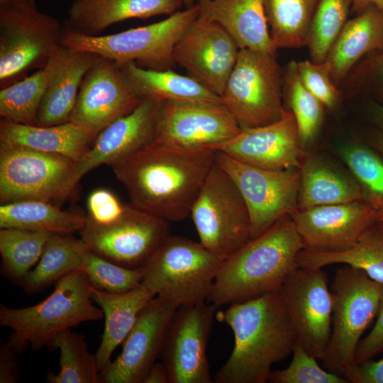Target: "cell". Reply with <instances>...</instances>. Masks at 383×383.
<instances>
[{
	"label": "cell",
	"mask_w": 383,
	"mask_h": 383,
	"mask_svg": "<svg viewBox=\"0 0 383 383\" xmlns=\"http://www.w3.org/2000/svg\"><path fill=\"white\" fill-rule=\"evenodd\" d=\"M216 151L185 149L154 141L110 165L131 204L168 222L190 217Z\"/></svg>",
	"instance_id": "obj_1"
},
{
	"label": "cell",
	"mask_w": 383,
	"mask_h": 383,
	"mask_svg": "<svg viewBox=\"0 0 383 383\" xmlns=\"http://www.w3.org/2000/svg\"><path fill=\"white\" fill-rule=\"evenodd\" d=\"M216 318L233 331L234 347L216 383H265L274 363L293 351L296 338L278 292L234 303Z\"/></svg>",
	"instance_id": "obj_2"
},
{
	"label": "cell",
	"mask_w": 383,
	"mask_h": 383,
	"mask_svg": "<svg viewBox=\"0 0 383 383\" xmlns=\"http://www.w3.org/2000/svg\"><path fill=\"white\" fill-rule=\"evenodd\" d=\"M304 248L292 216H284L225 260L206 301L218 309L277 292Z\"/></svg>",
	"instance_id": "obj_3"
},
{
	"label": "cell",
	"mask_w": 383,
	"mask_h": 383,
	"mask_svg": "<svg viewBox=\"0 0 383 383\" xmlns=\"http://www.w3.org/2000/svg\"><path fill=\"white\" fill-rule=\"evenodd\" d=\"M91 286L80 268L55 284L54 291L42 301L23 308L0 305V325L12 332L7 342L18 353L28 346L39 350L49 346L60 332L104 317L94 304Z\"/></svg>",
	"instance_id": "obj_4"
},
{
	"label": "cell",
	"mask_w": 383,
	"mask_h": 383,
	"mask_svg": "<svg viewBox=\"0 0 383 383\" xmlns=\"http://www.w3.org/2000/svg\"><path fill=\"white\" fill-rule=\"evenodd\" d=\"M225 260L200 242L169 235L140 268L141 285L179 306L206 301Z\"/></svg>",
	"instance_id": "obj_5"
},
{
	"label": "cell",
	"mask_w": 383,
	"mask_h": 383,
	"mask_svg": "<svg viewBox=\"0 0 383 383\" xmlns=\"http://www.w3.org/2000/svg\"><path fill=\"white\" fill-rule=\"evenodd\" d=\"M199 13L196 3L161 21L106 35H87L63 26L61 45L96 54L119 67L134 62L149 70H173L174 48Z\"/></svg>",
	"instance_id": "obj_6"
},
{
	"label": "cell",
	"mask_w": 383,
	"mask_h": 383,
	"mask_svg": "<svg viewBox=\"0 0 383 383\" xmlns=\"http://www.w3.org/2000/svg\"><path fill=\"white\" fill-rule=\"evenodd\" d=\"M332 328L324 358L326 370L343 376L355 364L361 337L377 317L383 284L350 265L335 271L331 285Z\"/></svg>",
	"instance_id": "obj_7"
},
{
	"label": "cell",
	"mask_w": 383,
	"mask_h": 383,
	"mask_svg": "<svg viewBox=\"0 0 383 383\" xmlns=\"http://www.w3.org/2000/svg\"><path fill=\"white\" fill-rule=\"evenodd\" d=\"M63 26L41 12L35 0H26L0 11V87L47 65L61 45Z\"/></svg>",
	"instance_id": "obj_8"
},
{
	"label": "cell",
	"mask_w": 383,
	"mask_h": 383,
	"mask_svg": "<svg viewBox=\"0 0 383 383\" xmlns=\"http://www.w3.org/2000/svg\"><path fill=\"white\" fill-rule=\"evenodd\" d=\"M283 87L284 74L276 55L240 49L221 97L241 129L255 128L283 116Z\"/></svg>",
	"instance_id": "obj_9"
},
{
	"label": "cell",
	"mask_w": 383,
	"mask_h": 383,
	"mask_svg": "<svg viewBox=\"0 0 383 383\" xmlns=\"http://www.w3.org/2000/svg\"><path fill=\"white\" fill-rule=\"evenodd\" d=\"M199 242L225 260L251 239L245 200L231 176L216 162L192 209Z\"/></svg>",
	"instance_id": "obj_10"
},
{
	"label": "cell",
	"mask_w": 383,
	"mask_h": 383,
	"mask_svg": "<svg viewBox=\"0 0 383 383\" xmlns=\"http://www.w3.org/2000/svg\"><path fill=\"white\" fill-rule=\"evenodd\" d=\"M76 163L62 155L0 144L1 204L65 197Z\"/></svg>",
	"instance_id": "obj_11"
},
{
	"label": "cell",
	"mask_w": 383,
	"mask_h": 383,
	"mask_svg": "<svg viewBox=\"0 0 383 383\" xmlns=\"http://www.w3.org/2000/svg\"><path fill=\"white\" fill-rule=\"evenodd\" d=\"M216 162L232 178L248 207L252 239L285 215L299 210L301 170H269L252 167L216 152Z\"/></svg>",
	"instance_id": "obj_12"
},
{
	"label": "cell",
	"mask_w": 383,
	"mask_h": 383,
	"mask_svg": "<svg viewBox=\"0 0 383 383\" xmlns=\"http://www.w3.org/2000/svg\"><path fill=\"white\" fill-rule=\"evenodd\" d=\"M92 252L121 266L140 269L161 242L170 235V222L131 203L109 225L89 221L79 233Z\"/></svg>",
	"instance_id": "obj_13"
},
{
	"label": "cell",
	"mask_w": 383,
	"mask_h": 383,
	"mask_svg": "<svg viewBox=\"0 0 383 383\" xmlns=\"http://www.w3.org/2000/svg\"><path fill=\"white\" fill-rule=\"evenodd\" d=\"M204 301L179 306L168 326L160 354L169 383H213L206 355L215 311Z\"/></svg>",
	"instance_id": "obj_14"
},
{
	"label": "cell",
	"mask_w": 383,
	"mask_h": 383,
	"mask_svg": "<svg viewBox=\"0 0 383 383\" xmlns=\"http://www.w3.org/2000/svg\"><path fill=\"white\" fill-rule=\"evenodd\" d=\"M296 340L317 360L326 355L332 328L333 299L322 268L298 267L277 292Z\"/></svg>",
	"instance_id": "obj_15"
},
{
	"label": "cell",
	"mask_w": 383,
	"mask_h": 383,
	"mask_svg": "<svg viewBox=\"0 0 383 383\" xmlns=\"http://www.w3.org/2000/svg\"><path fill=\"white\" fill-rule=\"evenodd\" d=\"M142 101L129 87L120 67L98 55L83 78L70 121L98 135Z\"/></svg>",
	"instance_id": "obj_16"
},
{
	"label": "cell",
	"mask_w": 383,
	"mask_h": 383,
	"mask_svg": "<svg viewBox=\"0 0 383 383\" xmlns=\"http://www.w3.org/2000/svg\"><path fill=\"white\" fill-rule=\"evenodd\" d=\"M179 306L155 296L140 311L118 356L101 372L104 383H143L160 357L171 319Z\"/></svg>",
	"instance_id": "obj_17"
},
{
	"label": "cell",
	"mask_w": 383,
	"mask_h": 383,
	"mask_svg": "<svg viewBox=\"0 0 383 383\" xmlns=\"http://www.w3.org/2000/svg\"><path fill=\"white\" fill-rule=\"evenodd\" d=\"M239 50L221 26L199 16L177 43L173 58L188 75L221 96Z\"/></svg>",
	"instance_id": "obj_18"
},
{
	"label": "cell",
	"mask_w": 383,
	"mask_h": 383,
	"mask_svg": "<svg viewBox=\"0 0 383 383\" xmlns=\"http://www.w3.org/2000/svg\"><path fill=\"white\" fill-rule=\"evenodd\" d=\"M241 131L223 104L163 102L155 142L185 149L210 148Z\"/></svg>",
	"instance_id": "obj_19"
},
{
	"label": "cell",
	"mask_w": 383,
	"mask_h": 383,
	"mask_svg": "<svg viewBox=\"0 0 383 383\" xmlns=\"http://www.w3.org/2000/svg\"><path fill=\"white\" fill-rule=\"evenodd\" d=\"M212 150L244 164L269 170L300 169L306 157L296 119L290 110L274 123L241 129Z\"/></svg>",
	"instance_id": "obj_20"
},
{
	"label": "cell",
	"mask_w": 383,
	"mask_h": 383,
	"mask_svg": "<svg viewBox=\"0 0 383 383\" xmlns=\"http://www.w3.org/2000/svg\"><path fill=\"white\" fill-rule=\"evenodd\" d=\"M162 104L153 99H143L134 111L101 131L77 162L71 190L93 169L110 165L152 143L157 136Z\"/></svg>",
	"instance_id": "obj_21"
},
{
	"label": "cell",
	"mask_w": 383,
	"mask_h": 383,
	"mask_svg": "<svg viewBox=\"0 0 383 383\" xmlns=\"http://www.w3.org/2000/svg\"><path fill=\"white\" fill-rule=\"evenodd\" d=\"M376 213L362 200L299 209L292 218L304 249L335 251L353 245L377 222Z\"/></svg>",
	"instance_id": "obj_22"
},
{
	"label": "cell",
	"mask_w": 383,
	"mask_h": 383,
	"mask_svg": "<svg viewBox=\"0 0 383 383\" xmlns=\"http://www.w3.org/2000/svg\"><path fill=\"white\" fill-rule=\"evenodd\" d=\"M98 55L60 45L44 69L47 88L40 105L35 126H50L70 121L80 85Z\"/></svg>",
	"instance_id": "obj_23"
},
{
	"label": "cell",
	"mask_w": 383,
	"mask_h": 383,
	"mask_svg": "<svg viewBox=\"0 0 383 383\" xmlns=\"http://www.w3.org/2000/svg\"><path fill=\"white\" fill-rule=\"evenodd\" d=\"M182 6V0H74L63 26L82 34L99 35L114 23L170 16Z\"/></svg>",
	"instance_id": "obj_24"
},
{
	"label": "cell",
	"mask_w": 383,
	"mask_h": 383,
	"mask_svg": "<svg viewBox=\"0 0 383 383\" xmlns=\"http://www.w3.org/2000/svg\"><path fill=\"white\" fill-rule=\"evenodd\" d=\"M199 16L221 26L240 49L276 55L264 0H198Z\"/></svg>",
	"instance_id": "obj_25"
},
{
	"label": "cell",
	"mask_w": 383,
	"mask_h": 383,
	"mask_svg": "<svg viewBox=\"0 0 383 383\" xmlns=\"http://www.w3.org/2000/svg\"><path fill=\"white\" fill-rule=\"evenodd\" d=\"M379 50H383V12L370 6L348 20L323 63L338 86L360 58Z\"/></svg>",
	"instance_id": "obj_26"
},
{
	"label": "cell",
	"mask_w": 383,
	"mask_h": 383,
	"mask_svg": "<svg viewBox=\"0 0 383 383\" xmlns=\"http://www.w3.org/2000/svg\"><path fill=\"white\" fill-rule=\"evenodd\" d=\"M131 89L140 99L160 102L223 104L221 96L189 75L173 71L143 68L134 62L120 67Z\"/></svg>",
	"instance_id": "obj_27"
},
{
	"label": "cell",
	"mask_w": 383,
	"mask_h": 383,
	"mask_svg": "<svg viewBox=\"0 0 383 383\" xmlns=\"http://www.w3.org/2000/svg\"><path fill=\"white\" fill-rule=\"evenodd\" d=\"M97 135L72 122L50 126L0 123V144L55 153L77 162L94 143Z\"/></svg>",
	"instance_id": "obj_28"
},
{
	"label": "cell",
	"mask_w": 383,
	"mask_h": 383,
	"mask_svg": "<svg viewBox=\"0 0 383 383\" xmlns=\"http://www.w3.org/2000/svg\"><path fill=\"white\" fill-rule=\"evenodd\" d=\"M153 297L142 285L123 293H110L91 287V299L105 318L101 341L95 353L101 373L111 362L115 349L128 335L140 311Z\"/></svg>",
	"instance_id": "obj_29"
},
{
	"label": "cell",
	"mask_w": 383,
	"mask_h": 383,
	"mask_svg": "<svg viewBox=\"0 0 383 383\" xmlns=\"http://www.w3.org/2000/svg\"><path fill=\"white\" fill-rule=\"evenodd\" d=\"M301 170L299 208L365 200L356 180L335 171L316 157H304Z\"/></svg>",
	"instance_id": "obj_30"
},
{
	"label": "cell",
	"mask_w": 383,
	"mask_h": 383,
	"mask_svg": "<svg viewBox=\"0 0 383 383\" xmlns=\"http://www.w3.org/2000/svg\"><path fill=\"white\" fill-rule=\"evenodd\" d=\"M299 267L318 269L332 264H345L364 271L383 284V227L376 222L351 247L335 251L303 249L297 255Z\"/></svg>",
	"instance_id": "obj_31"
},
{
	"label": "cell",
	"mask_w": 383,
	"mask_h": 383,
	"mask_svg": "<svg viewBox=\"0 0 383 383\" xmlns=\"http://www.w3.org/2000/svg\"><path fill=\"white\" fill-rule=\"evenodd\" d=\"M87 222V215L62 211L50 201L24 200L0 206V228H16L72 235L79 233Z\"/></svg>",
	"instance_id": "obj_32"
},
{
	"label": "cell",
	"mask_w": 383,
	"mask_h": 383,
	"mask_svg": "<svg viewBox=\"0 0 383 383\" xmlns=\"http://www.w3.org/2000/svg\"><path fill=\"white\" fill-rule=\"evenodd\" d=\"M86 245L72 235L53 234L36 265L21 285L27 294L37 293L63 277L82 268Z\"/></svg>",
	"instance_id": "obj_33"
},
{
	"label": "cell",
	"mask_w": 383,
	"mask_h": 383,
	"mask_svg": "<svg viewBox=\"0 0 383 383\" xmlns=\"http://www.w3.org/2000/svg\"><path fill=\"white\" fill-rule=\"evenodd\" d=\"M320 0H264L272 41L278 48L307 45Z\"/></svg>",
	"instance_id": "obj_34"
},
{
	"label": "cell",
	"mask_w": 383,
	"mask_h": 383,
	"mask_svg": "<svg viewBox=\"0 0 383 383\" xmlns=\"http://www.w3.org/2000/svg\"><path fill=\"white\" fill-rule=\"evenodd\" d=\"M48 347L60 352V370L47 374L48 383H102L97 357L89 352L84 335L65 330Z\"/></svg>",
	"instance_id": "obj_35"
},
{
	"label": "cell",
	"mask_w": 383,
	"mask_h": 383,
	"mask_svg": "<svg viewBox=\"0 0 383 383\" xmlns=\"http://www.w3.org/2000/svg\"><path fill=\"white\" fill-rule=\"evenodd\" d=\"M52 235L22 228H0L1 273L13 284L21 285L39 261Z\"/></svg>",
	"instance_id": "obj_36"
},
{
	"label": "cell",
	"mask_w": 383,
	"mask_h": 383,
	"mask_svg": "<svg viewBox=\"0 0 383 383\" xmlns=\"http://www.w3.org/2000/svg\"><path fill=\"white\" fill-rule=\"evenodd\" d=\"M48 84L44 68L0 90V116L7 121L35 126Z\"/></svg>",
	"instance_id": "obj_37"
},
{
	"label": "cell",
	"mask_w": 383,
	"mask_h": 383,
	"mask_svg": "<svg viewBox=\"0 0 383 383\" xmlns=\"http://www.w3.org/2000/svg\"><path fill=\"white\" fill-rule=\"evenodd\" d=\"M284 74L285 88L290 111L296 119L302 145L311 142L318 132L323 119V104L301 82L296 62L291 61Z\"/></svg>",
	"instance_id": "obj_38"
},
{
	"label": "cell",
	"mask_w": 383,
	"mask_h": 383,
	"mask_svg": "<svg viewBox=\"0 0 383 383\" xmlns=\"http://www.w3.org/2000/svg\"><path fill=\"white\" fill-rule=\"evenodd\" d=\"M352 0H320L310 28L307 46L310 60L324 62L332 45L348 21Z\"/></svg>",
	"instance_id": "obj_39"
},
{
	"label": "cell",
	"mask_w": 383,
	"mask_h": 383,
	"mask_svg": "<svg viewBox=\"0 0 383 383\" xmlns=\"http://www.w3.org/2000/svg\"><path fill=\"white\" fill-rule=\"evenodd\" d=\"M341 157L361 187L365 201L375 209L383 206V157L371 148L352 144Z\"/></svg>",
	"instance_id": "obj_40"
},
{
	"label": "cell",
	"mask_w": 383,
	"mask_h": 383,
	"mask_svg": "<svg viewBox=\"0 0 383 383\" xmlns=\"http://www.w3.org/2000/svg\"><path fill=\"white\" fill-rule=\"evenodd\" d=\"M82 269L91 286L96 289L123 293L141 286L142 271L121 266L90 250L82 255Z\"/></svg>",
	"instance_id": "obj_41"
},
{
	"label": "cell",
	"mask_w": 383,
	"mask_h": 383,
	"mask_svg": "<svg viewBox=\"0 0 383 383\" xmlns=\"http://www.w3.org/2000/svg\"><path fill=\"white\" fill-rule=\"evenodd\" d=\"M289 365L282 370L272 371L268 381L271 383H348L343 376L332 373L318 365L297 340Z\"/></svg>",
	"instance_id": "obj_42"
},
{
	"label": "cell",
	"mask_w": 383,
	"mask_h": 383,
	"mask_svg": "<svg viewBox=\"0 0 383 383\" xmlns=\"http://www.w3.org/2000/svg\"><path fill=\"white\" fill-rule=\"evenodd\" d=\"M296 67L303 84L325 107L333 109L339 104L341 93L323 62L316 64L306 60L296 62Z\"/></svg>",
	"instance_id": "obj_43"
},
{
	"label": "cell",
	"mask_w": 383,
	"mask_h": 383,
	"mask_svg": "<svg viewBox=\"0 0 383 383\" xmlns=\"http://www.w3.org/2000/svg\"><path fill=\"white\" fill-rule=\"evenodd\" d=\"M125 206L111 191L98 189L88 196L87 218L98 225H109L121 216Z\"/></svg>",
	"instance_id": "obj_44"
},
{
	"label": "cell",
	"mask_w": 383,
	"mask_h": 383,
	"mask_svg": "<svg viewBox=\"0 0 383 383\" xmlns=\"http://www.w3.org/2000/svg\"><path fill=\"white\" fill-rule=\"evenodd\" d=\"M383 351V296L376 322L369 333L360 340L355 355V364L371 359Z\"/></svg>",
	"instance_id": "obj_45"
},
{
	"label": "cell",
	"mask_w": 383,
	"mask_h": 383,
	"mask_svg": "<svg viewBox=\"0 0 383 383\" xmlns=\"http://www.w3.org/2000/svg\"><path fill=\"white\" fill-rule=\"evenodd\" d=\"M351 383H383V358L354 364L344 374Z\"/></svg>",
	"instance_id": "obj_46"
},
{
	"label": "cell",
	"mask_w": 383,
	"mask_h": 383,
	"mask_svg": "<svg viewBox=\"0 0 383 383\" xmlns=\"http://www.w3.org/2000/svg\"><path fill=\"white\" fill-rule=\"evenodd\" d=\"M18 353L6 341L0 340V383H16L20 377Z\"/></svg>",
	"instance_id": "obj_47"
},
{
	"label": "cell",
	"mask_w": 383,
	"mask_h": 383,
	"mask_svg": "<svg viewBox=\"0 0 383 383\" xmlns=\"http://www.w3.org/2000/svg\"><path fill=\"white\" fill-rule=\"evenodd\" d=\"M143 383H169L167 373L162 362H156L151 367Z\"/></svg>",
	"instance_id": "obj_48"
},
{
	"label": "cell",
	"mask_w": 383,
	"mask_h": 383,
	"mask_svg": "<svg viewBox=\"0 0 383 383\" xmlns=\"http://www.w3.org/2000/svg\"><path fill=\"white\" fill-rule=\"evenodd\" d=\"M370 6L383 12V0H352L351 10L358 14Z\"/></svg>",
	"instance_id": "obj_49"
},
{
	"label": "cell",
	"mask_w": 383,
	"mask_h": 383,
	"mask_svg": "<svg viewBox=\"0 0 383 383\" xmlns=\"http://www.w3.org/2000/svg\"><path fill=\"white\" fill-rule=\"evenodd\" d=\"M372 143L375 150L383 157V131L374 135Z\"/></svg>",
	"instance_id": "obj_50"
},
{
	"label": "cell",
	"mask_w": 383,
	"mask_h": 383,
	"mask_svg": "<svg viewBox=\"0 0 383 383\" xmlns=\"http://www.w3.org/2000/svg\"><path fill=\"white\" fill-rule=\"evenodd\" d=\"M374 116L377 122L383 128V106L376 104L374 106Z\"/></svg>",
	"instance_id": "obj_51"
},
{
	"label": "cell",
	"mask_w": 383,
	"mask_h": 383,
	"mask_svg": "<svg viewBox=\"0 0 383 383\" xmlns=\"http://www.w3.org/2000/svg\"><path fill=\"white\" fill-rule=\"evenodd\" d=\"M24 1L26 0H0V11Z\"/></svg>",
	"instance_id": "obj_52"
},
{
	"label": "cell",
	"mask_w": 383,
	"mask_h": 383,
	"mask_svg": "<svg viewBox=\"0 0 383 383\" xmlns=\"http://www.w3.org/2000/svg\"><path fill=\"white\" fill-rule=\"evenodd\" d=\"M377 73L379 77V81L383 91V50L382 55L377 60Z\"/></svg>",
	"instance_id": "obj_53"
},
{
	"label": "cell",
	"mask_w": 383,
	"mask_h": 383,
	"mask_svg": "<svg viewBox=\"0 0 383 383\" xmlns=\"http://www.w3.org/2000/svg\"><path fill=\"white\" fill-rule=\"evenodd\" d=\"M376 221L383 222V206L377 208Z\"/></svg>",
	"instance_id": "obj_54"
},
{
	"label": "cell",
	"mask_w": 383,
	"mask_h": 383,
	"mask_svg": "<svg viewBox=\"0 0 383 383\" xmlns=\"http://www.w3.org/2000/svg\"><path fill=\"white\" fill-rule=\"evenodd\" d=\"M198 0H182L183 5L187 8L193 6L197 3Z\"/></svg>",
	"instance_id": "obj_55"
},
{
	"label": "cell",
	"mask_w": 383,
	"mask_h": 383,
	"mask_svg": "<svg viewBox=\"0 0 383 383\" xmlns=\"http://www.w3.org/2000/svg\"><path fill=\"white\" fill-rule=\"evenodd\" d=\"M382 226L383 227V222H379Z\"/></svg>",
	"instance_id": "obj_56"
}]
</instances>
